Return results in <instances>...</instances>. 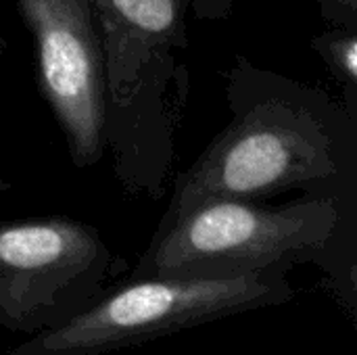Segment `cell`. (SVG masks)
Returning <instances> with one entry per match:
<instances>
[{"label":"cell","mask_w":357,"mask_h":355,"mask_svg":"<svg viewBox=\"0 0 357 355\" xmlns=\"http://www.w3.org/2000/svg\"><path fill=\"white\" fill-rule=\"evenodd\" d=\"M341 216L331 197L282 207L213 199L161 224L132 278H236L289 272L318 259L333 243Z\"/></svg>","instance_id":"6da1fadb"},{"label":"cell","mask_w":357,"mask_h":355,"mask_svg":"<svg viewBox=\"0 0 357 355\" xmlns=\"http://www.w3.org/2000/svg\"><path fill=\"white\" fill-rule=\"evenodd\" d=\"M295 297L287 272L236 278H132L61 328L33 335L8 355H102L138 347L222 318Z\"/></svg>","instance_id":"7a4b0ae2"},{"label":"cell","mask_w":357,"mask_h":355,"mask_svg":"<svg viewBox=\"0 0 357 355\" xmlns=\"http://www.w3.org/2000/svg\"><path fill=\"white\" fill-rule=\"evenodd\" d=\"M113 255L96 228L69 218L0 222V328L42 335L105 295Z\"/></svg>","instance_id":"3957f363"},{"label":"cell","mask_w":357,"mask_h":355,"mask_svg":"<svg viewBox=\"0 0 357 355\" xmlns=\"http://www.w3.org/2000/svg\"><path fill=\"white\" fill-rule=\"evenodd\" d=\"M337 174L333 140L310 115L287 105L255 107L224 130L190 167L163 222L213 199L253 201L322 184Z\"/></svg>","instance_id":"277c9868"},{"label":"cell","mask_w":357,"mask_h":355,"mask_svg":"<svg viewBox=\"0 0 357 355\" xmlns=\"http://www.w3.org/2000/svg\"><path fill=\"white\" fill-rule=\"evenodd\" d=\"M33 33L38 84L73 161L98 159L105 132V69L94 0H17Z\"/></svg>","instance_id":"5b68a950"},{"label":"cell","mask_w":357,"mask_h":355,"mask_svg":"<svg viewBox=\"0 0 357 355\" xmlns=\"http://www.w3.org/2000/svg\"><path fill=\"white\" fill-rule=\"evenodd\" d=\"M100 8L109 36L130 44H151L174 40L180 21V0H94Z\"/></svg>","instance_id":"8992f818"},{"label":"cell","mask_w":357,"mask_h":355,"mask_svg":"<svg viewBox=\"0 0 357 355\" xmlns=\"http://www.w3.org/2000/svg\"><path fill=\"white\" fill-rule=\"evenodd\" d=\"M316 46H320L322 54L331 63V67L349 84L357 80V38L354 29L326 33Z\"/></svg>","instance_id":"52a82bcc"},{"label":"cell","mask_w":357,"mask_h":355,"mask_svg":"<svg viewBox=\"0 0 357 355\" xmlns=\"http://www.w3.org/2000/svg\"><path fill=\"white\" fill-rule=\"evenodd\" d=\"M333 2H335L341 10L347 13V23H349V27H351L357 13V0H333Z\"/></svg>","instance_id":"ba28073f"},{"label":"cell","mask_w":357,"mask_h":355,"mask_svg":"<svg viewBox=\"0 0 357 355\" xmlns=\"http://www.w3.org/2000/svg\"><path fill=\"white\" fill-rule=\"evenodd\" d=\"M4 50H6V42H4V38H2V33H0V67H2V59H4Z\"/></svg>","instance_id":"9c48e42d"},{"label":"cell","mask_w":357,"mask_h":355,"mask_svg":"<svg viewBox=\"0 0 357 355\" xmlns=\"http://www.w3.org/2000/svg\"><path fill=\"white\" fill-rule=\"evenodd\" d=\"M8 188H10V184L4 182V180H0V192H4V190H8Z\"/></svg>","instance_id":"30bf717a"}]
</instances>
